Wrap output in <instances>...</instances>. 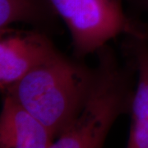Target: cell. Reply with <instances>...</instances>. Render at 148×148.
Returning a JSON list of instances; mask_svg holds the SVG:
<instances>
[{
  "label": "cell",
  "instance_id": "1",
  "mask_svg": "<svg viewBox=\"0 0 148 148\" xmlns=\"http://www.w3.org/2000/svg\"><path fill=\"white\" fill-rule=\"evenodd\" d=\"M122 64L108 44L96 52L98 64L82 110L51 148L102 147L117 119L131 114L135 95V61L126 51Z\"/></svg>",
  "mask_w": 148,
  "mask_h": 148
},
{
  "label": "cell",
  "instance_id": "2",
  "mask_svg": "<svg viewBox=\"0 0 148 148\" xmlns=\"http://www.w3.org/2000/svg\"><path fill=\"white\" fill-rule=\"evenodd\" d=\"M93 76L94 69L84 60L69 58L58 51L3 94L12 95L57 138L79 115Z\"/></svg>",
  "mask_w": 148,
  "mask_h": 148
},
{
  "label": "cell",
  "instance_id": "3",
  "mask_svg": "<svg viewBox=\"0 0 148 148\" xmlns=\"http://www.w3.org/2000/svg\"><path fill=\"white\" fill-rule=\"evenodd\" d=\"M123 0H50L69 28L73 57L84 58L120 35L148 37V27L123 9Z\"/></svg>",
  "mask_w": 148,
  "mask_h": 148
},
{
  "label": "cell",
  "instance_id": "4",
  "mask_svg": "<svg viewBox=\"0 0 148 148\" xmlns=\"http://www.w3.org/2000/svg\"><path fill=\"white\" fill-rule=\"evenodd\" d=\"M58 50L49 36L35 29L0 32V89L3 94Z\"/></svg>",
  "mask_w": 148,
  "mask_h": 148
},
{
  "label": "cell",
  "instance_id": "5",
  "mask_svg": "<svg viewBox=\"0 0 148 148\" xmlns=\"http://www.w3.org/2000/svg\"><path fill=\"white\" fill-rule=\"evenodd\" d=\"M0 116V147L47 148L56 137L49 128L8 93Z\"/></svg>",
  "mask_w": 148,
  "mask_h": 148
},
{
  "label": "cell",
  "instance_id": "6",
  "mask_svg": "<svg viewBox=\"0 0 148 148\" xmlns=\"http://www.w3.org/2000/svg\"><path fill=\"white\" fill-rule=\"evenodd\" d=\"M123 46L132 56L138 72L127 147L148 148V37L126 36Z\"/></svg>",
  "mask_w": 148,
  "mask_h": 148
},
{
  "label": "cell",
  "instance_id": "7",
  "mask_svg": "<svg viewBox=\"0 0 148 148\" xmlns=\"http://www.w3.org/2000/svg\"><path fill=\"white\" fill-rule=\"evenodd\" d=\"M58 19L50 0H0V32L21 22L49 36L58 32Z\"/></svg>",
  "mask_w": 148,
  "mask_h": 148
},
{
  "label": "cell",
  "instance_id": "8",
  "mask_svg": "<svg viewBox=\"0 0 148 148\" xmlns=\"http://www.w3.org/2000/svg\"><path fill=\"white\" fill-rule=\"evenodd\" d=\"M137 12H148V0H126Z\"/></svg>",
  "mask_w": 148,
  "mask_h": 148
}]
</instances>
